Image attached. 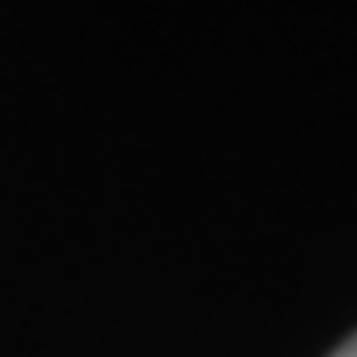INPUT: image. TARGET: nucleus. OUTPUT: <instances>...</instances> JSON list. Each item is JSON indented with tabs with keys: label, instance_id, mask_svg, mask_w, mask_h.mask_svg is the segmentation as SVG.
<instances>
[{
	"label": "nucleus",
	"instance_id": "1",
	"mask_svg": "<svg viewBox=\"0 0 357 357\" xmlns=\"http://www.w3.org/2000/svg\"><path fill=\"white\" fill-rule=\"evenodd\" d=\"M330 357H357V333H354V337H345V342L337 345Z\"/></svg>",
	"mask_w": 357,
	"mask_h": 357
}]
</instances>
